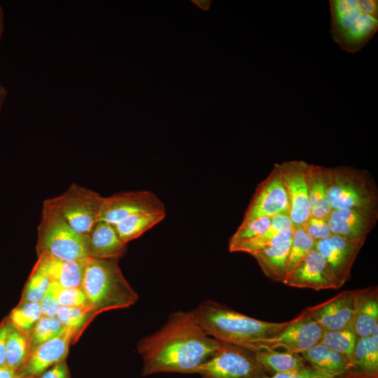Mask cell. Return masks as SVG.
Returning a JSON list of instances; mask_svg holds the SVG:
<instances>
[{
	"instance_id": "obj_29",
	"label": "cell",
	"mask_w": 378,
	"mask_h": 378,
	"mask_svg": "<svg viewBox=\"0 0 378 378\" xmlns=\"http://www.w3.org/2000/svg\"><path fill=\"white\" fill-rule=\"evenodd\" d=\"M358 338L351 330L324 331L318 343L342 354L351 363Z\"/></svg>"
},
{
	"instance_id": "obj_33",
	"label": "cell",
	"mask_w": 378,
	"mask_h": 378,
	"mask_svg": "<svg viewBox=\"0 0 378 378\" xmlns=\"http://www.w3.org/2000/svg\"><path fill=\"white\" fill-rule=\"evenodd\" d=\"M272 217H261L242 221L229 244H234L253 239L262 234L270 225Z\"/></svg>"
},
{
	"instance_id": "obj_30",
	"label": "cell",
	"mask_w": 378,
	"mask_h": 378,
	"mask_svg": "<svg viewBox=\"0 0 378 378\" xmlns=\"http://www.w3.org/2000/svg\"><path fill=\"white\" fill-rule=\"evenodd\" d=\"M41 316L39 302H25L13 309L9 320L15 328L28 333Z\"/></svg>"
},
{
	"instance_id": "obj_11",
	"label": "cell",
	"mask_w": 378,
	"mask_h": 378,
	"mask_svg": "<svg viewBox=\"0 0 378 378\" xmlns=\"http://www.w3.org/2000/svg\"><path fill=\"white\" fill-rule=\"evenodd\" d=\"M378 220V204L332 209L326 218L332 234L364 244Z\"/></svg>"
},
{
	"instance_id": "obj_35",
	"label": "cell",
	"mask_w": 378,
	"mask_h": 378,
	"mask_svg": "<svg viewBox=\"0 0 378 378\" xmlns=\"http://www.w3.org/2000/svg\"><path fill=\"white\" fill-rule=\"evenodd\" d=\"M60 307H83L90 305L82 287H63L51 282Z\"/></svg>"
},
{
	"instance_id": "obj_14",
	"label": "cell",
	"mask_w": 378,
	"mask_h": 378,
	"mask_svg": "<svg viewBox=\"0 0 378 378\" xmlns=\"http://www.w3.org/2000/svg\"><path fill=\"white\" fill-rule=\"evenodd\" d=\"M363 244L332 234L316 241L314 248L325 259L337 288L350 279L352 266Z\"/></svg>"
},
{
	"instance_id": "obj_16",
	"label": "cell",
	"mask_w": 378,
	"mask_h": 378,
	"mask_svg": "<svg viewBox=\"0 0 378 378\" xmlns=\"http://www.w3.org/2000/svg\"><path fill=\"white\" fill-rule=\"evenodd\" d=\"M284 284L315 290L337 289L325 259L315 248L297 264Z\"/></svg>"
},
{
	"instance_id": "obj_23",
	"label": "cell",
	"mask_w": 378,
	"mask_h": 378,
	"mask_svg": "<svg viewBox=\"0 0 378 378\" xmlns=\"http://www.w3.org/2000/svg\"><path fill=\"white\" fill-rule=\"evenodd\" d=\"M306 176L311 207L310 216L326 219L332 211L327 200V167L308 164Z\"/></svg>"
},
{
	"instance_id": "obj_34",
	"label": "cell",
	"mask_w": 378,
	"mask_h": 378,
	"mask_svg": "<svg viewBox=\"0 0 378 378\" xmlns=\"http://www.w3.org/2000/svg\"><path fill=\"white\" fill-rule=\"evenodd\" d=\"M97 314L91 305L83 307H60L57 317L66 328L79 329L86 321L88 318Z\"/></svg>"
},
{
	"instance_id": "obj_1",
	"label": "cell",
	"mask_w": 378,
	"mask_h": 378,
	"mask_svg": "<svg viewBox=\"0 0 378 378\" xmlns=\"http://www.w3.org/2000/svg\"><path fill=\"white\" fill-rule=\"evenodd\" d=\"M220 344L200 326L193 311L174 312L161 329L139 342L142 374L196 373Z\"/></svg>"
},
{
	"instance_id": "obj_5",
	"label": "cell",
	"mask_w": 378,
	"mask_h": 378,
	"mask_svg": "<svg viewBox=\"0 0 378 378\" xmlns=\"http://www.w3.org/2000/svg\"><path fill=\"white\" fill-rule=\"evenodd\" d=\"M36 249L38 255L46 253L70 261L86 260L89 258V236L76 232L55 208L44 201Z\"/></svg>"
},
{
	"instance_id": "obj_10",
	"label": "cell",
	"mask_w": 378,
	"mask_h": 378,
	"mask_svg": "<svg viewBox=\"0 0 378 378\" xmlns=\"http://www.w3.org/2000/svg\"><path fill=\"white\" fill-rule=\"evenodd\" d=\"M275 164L286 190L293 227H300L311 213L306 176L308 163L302 160H290Z\"/></svg>"
},
{
	"instance_id": "obj_4",
	"label": "cell",
	"mask_w": 378,
	"mask_h": 378,
	"mask_svg": "<svg viewBox=\"0 0 378 378\" xmlns=\"http://www.w3.org/2000/svg\"><path fill=\"white\" fill-rule=\"evenodd\" d=\"M81 287L97 314L129 307L139 298L116 260L88 258Z\"/></svg>"
},
{
	"instance_id": "obj_25",
	"label": "cell",
	"mask_w": 378,
	"mask_h": 378,
	"mask_svg": "<svg viewBox=\"0 0 378 378\" xmlns=\"http://www.w3.org/2000/svg\"><path fill=\"white\" fill-rule=\"evenodd\" d=\"M300 355L310 366L334 374L335 378L344 374L350 365L344 356L319 343Z\"/></svg>"
},
{
	"instance_id": "obj_46",
	"label": "cell",
	"mask_w": 378,
	"mask_h": 378,
	"mask_svg": "<svg viewBox=\"0 0 378 378\" xmlns=\"http://www.w3.org/2000/svg\"><path fill=\"white\" fill-rule=\"evenodd\" d=\"M377 332H378V326H377L374 328V330L372 331L371 335L370 336L372 338V340L376 343H378Z\"/></svg>"
},
{
	"instance_id": "obj_2",
	"label": "cell",
	"mask_w": 378,
	"mask_h": 378,
	"mask_svg": "<svg viewBox=\"0 0 378 378\" xmlns=\"http://www.w3.org/2000/svg\"><path fill=\"white\" fill-rule=\"evenodd\" d=\"M193 312L197 321L207 335L220 342L241 346L272 337L292 321L276 323L261 321L213 300L202 302Z\"/></svg>"
},
{
	"instance_id": "obj_47",
	"label": "cell",
	"mask_w": 378,
	"mask_h": 378,
	"mask_svg": "<svg viewBox=\"0 0 378 378\" xmlns=\"http://www.w3.org/2000/svg\"><path fill=\"white\" fill-rule=\"evenodd\" d=\"M20 378H34V376H32V375H27L26 377H20Z\"/></svg>"
},
{
	"instance_id": "obj_43",
	"label": "cell",
	"mask_w": 378,
	"mask_h": 378,
	"mask_svg": "<svg viewBox=\"0 0 378 378\" xmlns=\"http://www.w3.org/2000/svg\"><path fill=\"white\" fill-rule=\"evenodd\" d=\"M192 2L204 11L209 10L211 4V0H192Z\"/></svg>"
},
{
	"instance_id": "obj_32",
	"label": "cell",
	"mask_w": 378,
	"mask_h": 378,
	"mask_svg": "<svg viewBox=\"0 0 378 378\" xmlns=\"http://www.w3.org/2000/svg\"><path fill=\"white\" fill-rule=\"evenodd\" d=\"M65 330L57 316H42L31 330L30 337L32 348L61 335Z\"/></svg>"
},
{
	"instance_id": "obj_8",
	"label": "cell",
	"mask_w": 378,
	"mask_h": 378,
	"mask_svg": "<svg viewBox=\"0 0 378 378\" xmlns=\"http://www.w3.org/2000/svg\"><path fill=\"white\" fill-rule=\"evenodd\" d=\"M196 373L202 378H265L268 376L254 351L221 342L220 347Z\"/></svg>"
},
{
	"instance_id": "obj_39",
	"label": "cell",
	"mask_w": 378,
	"mask_h": 378,
	"mask_svg": "<svg viewBox=\"0 0 378 378\" xmlns=\"http://www.w3.org/2000/svg\"><path fill=\"white\" fill-rule=\"evenodd\" d=\"M39 304L42 316L50 317L57 316L60 305L50 282Z\"/></svg>"
},
{
	"instance_id": "obj_40",
	"label": "cell",
	"mask_w": 378,
	"mask_h": 378,
	"mask_svg": "<svg viewBox=\"0 0 378 378\" xmlns=\"http://www.w3.org/2000/svg\"><path fill=\"white\" fill-rule=\"evenodd\" d=\"M10 328V323H4L0 326V365H7L6 340Z\"/></svg>"
},
{
	"instance_id": "obj_21",
	"label": "cell",
	"mask_w": 378,
	"mask_h": 378,
	"mask_svg": "<svg viewBox=\"0 0 378 378\" xmlns=\"http://www.w3.org/2000/svg\"><path fill=\"white\" fill-rule=\"evenodd\" d=\"M123 242L113 225L99 220L89 234V258L118 260L126 251Z\"/></svg>"
},
{
	"instance_id": "obj_42",
	"label": "cell",
	"mask_w": 378,
	"mask_h": 378,
	"mask_svg": "<svg viewBox=\"0 0 378 378\" xmlns=\"http://www.w3.org/2000/svg\"><path fill=\"white\" fill-rule=\"evenodd\" d=\"M18 371L8 365H0V378H20Z\"/></svg>"
},
{
	"instance_id": "obj_24",
	"label": "cell",
	"mask_w": 378,
	"mask_h": 378,
	"mask_svg": "<svg viewBox=\"0 0 378 378\" xmlns=\"http://www.w3.org/2000/svg\"><path fill=\"white\" fill-rule=\"evenodd\" d=\"M291 239L252 255L263 274L270 279L284 284L287 276Z\"/></svg>"
},
{
	"instance_id": "obj_28",
	"label": "cell",
	"mask_w": 378,
	"mask_h": 378,
	"mask_svg": "<svg viewBox=\"0 0 378 378\" xmlns=\"http://www.w3.org/2000/svg\"><path fill=\"white\" fill-rule=\"evenodd\" d=\"M31 346L28 333L11 324L6 340V364L17 371L22 370L30 355Z\"/></svg>"
},
{
	"instance_id": "obj_18",
	"label": "cell",
	"mask_w": 378,
	"mask_h": 378,
	"mask_svg": "<svg viewBox=\"0 0 378 378\" xmlns=\"http://www.w3.org/2000/svg\"><path fill=\"white\" fill-rule=\"evenodd\" d=\"M32 270L63 287H81L86 260L70 261L41 253Z\"/></svg>"
},
{
	"instance_id": "obj_12",
	"label": "cell",
	"mask_w": 378,
	"mask_h": 378,
	"mask_svg": "<svg viewBox=\"0 0 378 378\" xmlns=\"http://www.w3.org/2000/svg\"><path fill=\"white\" fill-rule=\"evenodd\" d=\"M286 214H289L288 197L280 172L274 164L266 178L257 186L243 221Z\"/></svg>"
},
{
	"instance_id": "obj_20",
	"label": "cell",
	"mask_w": 378,
	"mask_h": 378,
	"mask_svg": "<svg viewBox=\"0 0 378 378\" xmlns=\"http://www.w3.org/2000/svg\"><path fill=\"white\" fill-rule=\"evenodd\" d=\"M355 314L351 330L358 337H370L378 326V290L373 286L354 290Z\"/></svg>"
},
{
	"instance_id": "obj_37",
	"label": "cell",
	"mask_w": 378,
	"mask_h": 378,
	"mask_svg": "<svg viewBox=\"0 0 378 378\" xmlns=\"http://www.w3.org/2000/svg\"><path fill=\"white\" fill-rule=\"evenodd\" d=\"M301 227L315 241L332 234L326 219L324 218L309 216Z\"/></svg>"
},
{
	"instance_id": "obj_36",
	"label": "cell",
	"mask_w": 378,
	"mask_h": 378,
	"mask_svg": "<svg viewBox=\"0 0 378 378\" xmlns=\"http://www.w3.org/2000/svg\"><path fill=\"white\" fill-rule=\"evenodd\" d=\"M50 282L46 276L32 270L25 285L21 302H39L47 290Z\"/></svg>"
},
{
	"instance_id": "obj_26",
	"label": "cell",
	"mask_w": 378,
	"mask_h": 378,
	"mask_svg": "<svg viewBox=\"0 0 378 378\" xmlns=\"http://www.w3.org/2000/svg\"><path fill=\"white\" fill-rule=\"evenodd\" d=\"M256 358L268 375L299 370L307 366L300 354L276 350L254 351Z\"/></svg>"
},
{
	"instance_id": "obj_9",
	"label": "cell",
	"mask_w": 378,
	"mask_h": 378,
	"mask_svg": "<svg viewBox=\"0 0 378 378\" xmlns=\"http://www.w3.org/2000/svg\"><path fill=\"white\" fill-rule=\"evenodd\" d=\"M323 332L304 310L292 319L291 323L278 335L252 342L244 347L252 351L282 348L287 352L301 354L318 344Z\"/></svg>"
},
{
	"instance_id": "obj_38",
	"label": "cell",
	"mask_w": 378,
	"mask_h": 378,
	"mask_svg": "<svg viewBox=\"0 0 378 378\" xmlns=\"http://www.w3.org/2000/svg\"><path fill=\"white\" fill-rule=\"evenodd\" d=\"M265 378H335V376L328 372L307 365L299 370L277 373L268 375Z\"/></svg>"
},
{
	"instance_id": "obj_17",
	"label": "cell",
	"mask_w": 378,
	"mask_h": 378,
	"mask_svg": "<svg viewBox=\"0 0 378 378\" xmlns=\"http://www.w3.org/2000/svg\"><path fill=\"white\" fill-rule=\"evenodd\" d=\"M78 329L66 328L64 331L49 341L32 348L29 358L22 368L24 374L36 376L66 357L72 338Z\"/></svg>"
},
{
	"instance_id": "obj_6",
	"label": "cell",
	"mask_w": 378,
	"mask_h": 378,
	"mask_svg": "<svg viewBox=\"0 0 378 378\" xmlns=\"http://www.w3.org/2000/svg\"><path fill=\"white\" fill-rule=\"evenodd\" d=\"M327 200L332 209L378 204V188L370 172L351 166L327 167Z\"/></svg>"
},
{
	"instance_id": "obj_7",
	"label": "cell",
	"mask_w": 378,
	"mask_h": 378,
	"mask_svg": "<svg viewBox=\"0 0 378 378\" xmlns=\"http://www.w3.org/2000/svg\"><path fill=\"white\" fill-rule=\"evenodd\" d=\"M103 200L99 193L74 183L62 195L45 201L76 232L89 236L99 220Z\"/></svg>"
},
{
	"instance_id": "obj_41",
	"label": "cell",
	"mask_w": 378,
	"mask_h": 378,
	"mask_svg": "<svg viewBox=\"0 0 378 378\" xmlns=\"http://www.w3.org/2000/svg\"><path fill=\"white\" fill-rule=\"evenodd\" d=\"M68 374L69 372L66 363L61 362L45 372L41 378H68Z\"/></svg>"
},
{
	"instance_id": "obj_13",
	"label": "cell",
	"mask_w": 378,
	"mask_h": 378,
	"mask_svg": "<svg viewBox=\"0 0 378 378\" xmlns=\"http://www.w3.org/2000/svg\"><path fill=\"white\" fill-rule=\"evenodd\" d=\"M165 211L163 202L150 191L122 192L104 197L99 220L115 225L134 214Z\"/></svg>"
},
{
	"instance_id": "obj_15",
	"label": "cell",
	"mask_w": 378,
	"mask_h": 378,
	"mask_svg": "<svg viewBox=\"0 0 378 378\" xmlns=\"http://www.w3.org/2000/svg\"><path fill=\"white\" fill-rule=\"evenodd\" d=\"M323 331L351 330L355 314L354 290L305 309Z\"/></svg>"
},
{
	"instance_id": "obj_31",
	"label": "cell",
	"mask_w": 378,
	"mask_h": 378,
	"mask_svg": "<svg viewBox=\"0 0 378 378\" xmlns=\"http://www.w3.org/2000/svg\"><path fill=\"white\" fill-rule=\"evenodd\" d=\"M315 243L301 226L294 228L289 249L287 276L297 264L314 248Z\"/></svg>"
},
{
	"instance_id": "obj_19",
	"label": "cell",
	"mask_w": 378,
	"mask_h": 378,
	"mask_svg": "<svg viewBox=\"0 0 378 378\" xmlns=\"http://www.w3.org/2000/svg\"><path fill=\"white\" fill-rule=\"evenodd\" d=\"M294 228L289 214L272 217L270 227L257 237L245 241L229 244L230 252H244L251 255L258 251L292 238Z\"/></svg>"
},
{
	"instance_id": "obj_45",
	"label": "cell",
	"mask_w": 378,
	"mask_h": 378,
	"mask_svg": "<svg viewBox=\"0 0 378 378\" xmlns=\"http://www.w3.org/2000/svg\"><path fill=\"white\" fill-rule=\"evenodd\" d=\"M4 29V9L0 4V43L2 38L3 33Z\"/></svg>"
},
{
	"instance_id": "obj_27",
	"label": "cell",
	"mask_w": 378,
	"mask_h": 378,
	"mask_svg": "<svg viewBox=\"0 0 378 378\" xmlns=\"http://www.w3.org/2000/svg\"><path fill=\"white\" fill-rule=\"evenodd\" d=\"M165 216L166 212L136 214L125 218L113 226L120 239L127 244L162 221Z\"/></svg>"
},
{
	"instance_id": "obj_44",
	"label": "cell",
	"mask_w": 378,
	"mask_h": 378,
	"mask_svg": "<svg viewBox=\"0 0 378 378\" xmlns=\"http://www.w3.org/2000/svg\"><path fill=\"white\" fill-rule=\"evenodd\" d=\"M8 94V90L0 83V116Z\"/></svg>"
},
{
	"instance_id": "obj_22",
	"label": "cell",
	"mask_w": 378,
	"mask_h": 378,
	"mask_svg": "<svg viewBox=\"0 0 378 378\" xmlns=\"http://www.w3.org/2000/svg\"><path fill=\"white\" fill-rule=\"evenodd\" d=\"M336 378H378V343L358 337L349 367Z\"/></svg>"
},
{
	"instance_id": "obj_3",
	"label": "cell",
	"mask_w": 378,
	"mask_h": 378,
	"mask_svg": "<svg viewBox=\"0 0 378 378\" xmlns=\"http://www.w3.org/2000/svg\"><path fill=\"white\" fill-rule=\"evenodd\" d=\"M331 35L341 49L355 53L378 29L377 0H331Z\"/></svg>"
}]
</instances>
